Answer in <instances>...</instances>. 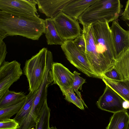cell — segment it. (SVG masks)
Instances as JSON below:
<instances>
[{
  "label": "cell",
  "mask_w": 129,
  "mask_h": 129,
  "mask_svg": "<svg viewBox=\"0 0 129 129\" xmlns=\"http://www.w3.org/2000/svg\"><path fill=\"white\" fill-rule=\"evenodd\" d=\"M83 26L82 33L86 45L85 53L93 71L102 79L103 73L99 58L96 51L94 38L90 24L84 25Z\"/></svg>",
  "instance_id": "cell-8"
},
{
  "label": "cell",
  "mask_w": 129,
  "mask_h": 129,
  "mask_svg": "<svg viewBox=\"0 0 129 129\" xmlns=\"http://www.w3.org/2000/svg\"><path fill=\"white\" fill-rule=\"evenodd\" d=\"M113 67L118 73L121 80L129 79V49L116 59Z\"/></svg>",
  "instance_id": "cell-18"
},
{
  "label": "cell",
  "mask_w": 129,
  "mask_h": 129,
  "mask_svg": "<svg viewBox=\"0 0 129 129\" xmlns=\"http://www.w3.org/2000/svg\"><path fill=\"white\" fill-rule=\"evenodd\" d=\"M97 0H73L62 10V12L77 20L79 17Z\"/></svg>",
  "instance_id": "cell-14"
},
{
  "label": "cell",
  "mask_w": 129,
  "mask_h": 129,
  "mask_svg": "<svg viewBox=\"0 0 129 129\" xmlns=\"http://www.w3.org/2000/svg\"><path fill=\"white\" fill-rule=\"evenodd\" d=\"M36 0H0V10L39 16Z\"/></svg>",
  "instance_id": "cell-9"
},
{
  "label": "cell",
  "mask_w": 129,
  "mask_h": 129,
  "mask_svg": "<svg viewBox=\"0 0 129 129\" xmlns=\"http://www.w3.org/2000/svg\"><path fill=\"white\" fill-rule=\"evenodd\" d=\"M50 129H57L56 127H50Z\"/></svg>",
  "instance_id": "cell-31"
},
{
  "label": "cell",
  "mask_w": 129,
  "mask_h": 129,
  "mask_svg": "<svg viewBox=\"0 0 129 129\" xmlns=\"http://www.w3.org/2000/svg\"><path fill=\"white\" fill-rule=\"evenodd\" d=\"M50 109L48 106L46 98L36 121L35 129H50Z\"/></svg>",
  "instance_id": "cell-21"
},
{
  "label": "cell",
  "mask_w": 129,
  "mask_h": 129,
  "mask_svg": "<svg viewBox=\"0 0 129 129\" xmlns=\"http://www.w3.org/2000/svg\"><path fill=\"white\" fill-rule=\"evenodd\" d=\"M121 18L123 20L129 22V0L126 3L125 9L121 14Z\"/></svg>",
  "instance_id": "cell-29"
},
{
  "label": "cell",
  "mask_w": 129,
  "mask_h": 129,
  "mask_svg": "<svg viewBox=\"0 0 129 129\" xmlns=\"http://www.w3.org/2000/svg\"><path fill=\"white\" fill-rule=\"evenodd\" d=\"M124 100L110 87L106 85L103 94L97 102L100 109L115 113L125 110L122 103Z\"/></svg>",
  "instance_id": "cell-10"
},
{
  "label": "cell",
  "mask_w": 129,
  "mask_h": 129,
  "mask_svg": "<svg viewBox=\"0 0 129 129\" xmlns=\"http://www.w3.org/2000/svg\"><path fill=\"white\" fill-rule=\"evenodd\" d=\"M106 85L112 89L124 100L129 102V79L115 80L103 77Z\"/></svg>",
  "instance_id": "cell-15"
},
{
  "label": "cell",
  "mask_w": 129,
  "mask_h": 129,
  "mask_svg": "<svg viewBox=\"0 0 129 129\" xmlns=\"http://www.w3.org/2000/svg\"><path fill=\"white\" fill-rule=\"evenodd\" d=\"M103 77L114 80H121L118 73L113 67L105 73L103 75Z\"/></svg>",
  "instance_id": "cell-27"
},
{
  "label": "cell",
  "mask_w": 129,
  "mask_h": 129,
  "mask_svg": "<svg viewBox=\"0 0 129 129\" xmlns=\"http://www.w3.org/2000/svg\"><path fill=\"white\" fill-rule=\"evenodd\" d=\"M45 29L44 32L47 44L48 45H60L64 41L61 38L56 29L52 19H45Z\"/></svg>",
  "instance_id": "cell-16"
},
{
  "label": "cell",
  "mask_w": 129,
  "mask_h": 129,
  "mask_svg": "<svg viewBox=\"0 0 129 129\" xmlns=\"http://www.w3.org/2000/svg\"><path fill=\"white\" fill-rule=\"evenodd\" d=\"M122 7L119 0H97L79 17V23L89 25L98 21L117 20Z\"/></svg>",
  "instance_id": "cell-4"
},
{
  "label": "cell",
  "mask_w": 129,
  "mask_h": 129,
  "mask_svg": "<svg viewBox=\"0 0 129 129\" xmlns=\"http://www.w3.org/2000/svg\"><path fill=\"white\" fill-rule=\"evenodd\" d=\"M23 74L21 64L16 60L5 61L0 66V98Z\"/></svg>",
  "instance_id": "cell-7"
},
{
  "label": "cell",
  "mask_w": 129,
  "mask_h": 129,
  "mask_svg": "<svg viewBox=\"0 0 129 129\" xmlns=\"http://www.w3.org/2000/svg\"><path fill=\"white\" fill-rule=\"evenodd\" d=\"M3 40L0 38V66L5 61V59L8 53L6 44Z\"/></svg>",
  "instance_id": "cell-28"
},
{
  "label": "cell",
  "mask_w": 129,
  "mask_h": 129,
  "mask_svg": "<svg viewBox=\"0 0 129 129\" xmlns=\"http://www.w3.org/2000/svg\"><path fill=\"white\" fill-rule=\"evenodd\" d=\"M61 47L69 61L87 76L100 78L94 72L85 53L79 50L73 40L64 41Z\"/></svg>",
  "instance_id": "cell-5"
},
{
  "label": "cell",
  "mask_w": 129,
  "mask_h": 129,
  "mask_svg": "<svg viewBox=\"0 0 129 129\" xmlns=\"http://www.w3.org/2000/svg\"><path fill=\"white\" fill-rule=\"evenodd\" d=\"M60 89L67 101L73 103L82 110L84 109V107L87 108L85 102H83L76 95L72 87Z\"/></svg>",
  "instance_id": "cell-23"
},
{
  "label": "cell",
  "mask_w": 129,
  "mask_h": 129,
  "mask_svg": "<svg viewBox=\"0 0 129 129\" xmlns=\"http://www.w3.org/2000/svg\"><path fill=\"white\" fill-rule=\"evenodd\" d=\"M52 19L59 35L64 41L73 40L82 33L79 21L62 12Z\"/></svg>",
  "instance_id": "cell-6"
},
{
  "label": "cell",
  "mask_w": 129,
  "mask_h": 129,
  "mask_svg": "<svg viewBox=\"0 0 129 129\" xmlns=\"http://www.w3.org/2000/svg\"><path fill=\"white\" fill-rule=\"evenodd\" d=\"M26 100L25 98L17 104L0 109V121L10 119L14 115L17 114L24 104Z\"/></svg>",
  "instance_id": "cell-22"
},
{
  "label": "cell",
  "mask_w": 129,
  "mask_h": 129,
  "mask_svg": "<svg viewBox=\"0 0 129 129\" xmlns=\"http://www.w3.org/2000/svg\"><path fill=\"white\" fill-rule=\"evenodd\" d=\"M90 25L104 74L113 67L116 60L111 31L106 21H98Z\"/></svg>",
  "instance_id": "cell-3"
},
{
  "label": "cell",
  "mask_w": 129,
  "mask_h": 129,
  "mask_svg": "<svg viewBox=\"0 0 129 129\" xmlns=\"http://www.w3.org/2000/svg\"><path fill=\"white\" fill-rule=\"evenodd\" d=\"M74 77L72 86V88L75 92L78 97L83 102H84L82 98L81 93L78 90L82 89V86L83 84L86 82V79L81 77L79 75L80 74L75 71L73 72Z\"/></svg>",
  "instance_id": "cell-24"
},
{
  "label": "cell",
  "mask_w": 129,
  "mask_h": 129,
  "mask_svg": "<svg viewBox=\"0 0 129 129\" xmlns=\"http://www.w3.org/2000/svg\"><path fill=\"white\" fill-rule=\"evenodd\" d=\"M127 110L114 113L106 129H128L129 115Z\"/></svg>",
  "instance_id": "cell-17"
},
{
  "label": "cell",
  "mask_w": 129,
  "mask_h": 129,
  "mask_svg": "<svg viewBox=\"0 0 129 129\" xmlns=\"http://www.w3.org/2000/svg\"><path fill=\"white\" fill-rule=\"evenodd\" d=\"M45 20L31 15L0 11V38L19 36L38 40L44 33Z\"/></svg>",
  "instance_id": "cell-1"
},
{
  "label": "cell",
  "mask_w": 129,
  "mask_h": 129,
  "mask_svg": "<svg viewBox=\"0 0 129 129\" xmlns=\"http://www.w3.org/2000/svg\"><path fill=\"white\" fill-rule=\"evenodd\" d=\"M73 0H36L39 11L53 19Z\"/></svg>",
  "instance_id": "cell-13"
},
{
  "label": "cell",
  "mask_w": 129,
  "mask_h": 129,
  "mask_svg": "<svg viewBox=\"0 0 129 129\" xmlns=\"http://www.w3.org/2000/svg\"><path fill=\"white\" fill-rule=\"evenodd\" d=\"M126 24L127 26H128V30H129V23H127Z\"/></svg>",
  "instance_id": "cell-32"
},
{
  "label": "cell",
  "mask_w": 129,
  "mask_h": 129,
  "mask_svg": "<svg viewBox=\"0 0 129 129\" xmlns=\"http://www.w3.org/2000/svg\"><path fill=\"white\" fill-rule=\"evenodd\" d=\"M19 124L14 119H7L0 121V129H18Z\"/></svg>",
  "instance_id": "cell-25"
},
{
  "label": "cell",
  "mask_w": 129,
  "mask_h": 129,
  "mask_svg": "<svg viewBox=\"0 0 129 129\" xmlns=\"http://www.w3.org/2000/svg\"><path fill=\"white\" fill-rule=\"evenodd\" d=\"M53 62L52 52L45 47L26 61L23 73L27 78L29 93H33L39 89Z\"/></svg>",
  "instance_id": "cell-2"
},
{
  "label": "cell",
  "mask_w": 129,
  "mask_h": 129,
  "mask_svg": "<svg viewBox=\"0 0 129 129\" xmlns=\"http://www.w3.org/2000/svg\"><path fill=\"white\" fill-rule=\"evenodd\" d=\"M128 129H129V126H128Z\"/></svg>",
  "instance_id": "cell-34"
},
{
  "label": "cell",
  "mask_w": 129,
  "mask_h": 129,
  "mask_svg": "<svg viewBox=\"0 0 129 129\" xmlns=\"http://www.w3.org/2000/svg\"><path fill=\"white\" fill-rule=\"evenodd\" d=\"M39 89L33 93H29L26 95L24 104L13 118L19 124V125L22 123L31 109Z\"/></svg>",
  "instance_id": "cell-20"
},
{
  "label": "cell",
  "mask_w": 129,
  "mask_h": 129,
  "mask_svg": "<svg viewBox=\"0 0 129 129\" xmlns=\"http://www.w3.org/2000/svg\"><path fill=\"white\" fill-rule=\"evenodd\" d=\"M50 73L53 84H57L60 89L72 88L74 74L62 64L53 62Z\"/></svg>",
  "instance_id": "cell-12"
},
{
  "label": "cell",
  "mask_w": 129,
  "mask_h": 129,
  "mask_svg": "<svg viewBox=\"0 0 129 129\" xmlns=\"http://www.w3.org/2000/svg\"><path fill=\"white\" fill-rule=\"evenodd\" d=\"M30 129H35L34 127H32V128H31Z\"/></svg>",
  "instance_id": "cell-33"
},
{
  "label": "cell",
  "mask_w": 129,
  "mask_h": 129,
  "mask_svg": "<svg viewBox=\"0 0 129 129\" xmlns=\"http://www.w3.org/2000/svg\"><path fill=\"white\" fill-rule=\"evenodd\" d=\"M111 31L115 50V59L129 49V30L123 29L117 20L112 21Z\"/></svg>",
  "instance_id": "cell-11"
},
{
  "label": "cell",
  "mask_w": 129,
  "mask_h": 129,
  "mask_svg": "<svg viewBox=\"0 0 129 129\" xmlns=\"http://www.w3.org/2000/svg\"><path fill=\"white\" fill-rule=\"evenodd\" d=\"M73 41L77 47L81 51L85 53L86 48V43L82 33Z\"/></svg>",
  "instance_id": "cell-26"
},
{
  "label": "cell",
  "mask_w": 129,
  "mask_h": 129,
  "mask_svg": "<svg viewBox=\"0 0 129 129\" xmlns=\"http://www.w3.org/2000/svg\"><path fill=\"white\" fill-rule=\"evenodd\" d=\"M122 106L125 109H129V102L124 100L123 102Z\"/></svg>",
  "instance_id": "cell-30"
},
{
  "label": "cell",
  "mask_w": 129,
  "mask_h": 129,
  "mask_svg": "<svg viewBox=\"0 0 129 129\" xmlns=\"http://www.w3.org/2000/svg\"><path fill=\"white\" fill-rule=\"evenodd\" d=\"M24 92L7 90L0 98V109L17 104L26 97Z\"/></svg>",
  "instance_id": "cell-19"
}]
</instances>
